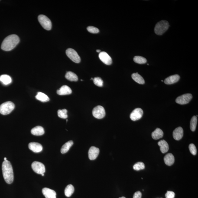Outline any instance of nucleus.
Masks as SVG:
<instances>
[{
  "label": "nucleus",
  "instance_id": "obj_23",
  "mask_svg": "<svg viewBox=\"0 0 198 198\" xmlns=\"http://www.w3.org/2000/svg\"><path fill=\"white\" fill-rule=\"evenodd\" d=\"M65 77L67 80L71 82H76L78 80L77 75L70 71L66 73Z\"/></svg>",
  "mask_w": 198,
  "mask_h": 198
},
{
  "label": "nucleus",
  "instance_id": "obj_40",
  "mask_svg": "<svg viewBox=\"0 0 198 198\" xmlns=\"http://www.w3.org/2000/svg\"><path fill=\"white\" fill-rule=\"evenodd\" d=\"M42 176H44V174H41Z\"/></svg>",
  "mask_w": 198,
  "mask_h": 198
},
{
  "label": "nucleus",
  "instance_id": "obj_15",
  "mask_svg": "<svg viewBox=\"0 0 198 198\" xmlns=\"http://www.w3.org/2000/svg\"><path fill=\"white\" fill-rule=\"evenodd\" d=\"M183 135V130L181 127L176 128L173 132V137L174 139L179 141L181 139Z\"/></svg>",
  "mask_w": 198,
  "mask_h": 198
},
{
  "label": "nucleus",
  "instance_id": "obj_22",
  "mask_svg": "<svg viewBox=\"0 0 198 198\" xmlns=\"http://www.w3.org/2000/svg\"><path fill=\"white\" fill-rule=\"evenodd\" d=\"M73 141H69L66 142L62 147L61 149V152L62 154H65L67 153L69 151L71 147L73 145Z\"/></svg>",
  "mask_w": 198,
  "mask_h": 198
},
{
  "label": "nucleus",
  "instance_id": "obj_39",
  "mask_svg": "<svg viewBox=\"0 0 198 198\" xmlns=\"http://www.w3.org/2000/svg\"><path fill=\"white\" fill-rule=\"evenodd\" d=\"M119 198H126L125 197H120Z\"/></svg>",
  "mask_w": 198,
  "mask_h": 198
},
{
  "label": "nucleus",
  "instance_id": "obj_38",
  "mask_svg": "<svg viewBox=\"0 0 198 198\" xmlns=\"http://www.w3.org/2000/svg\"><path fill=\"white\" fill-rule=\"evenodd\" d=\"M4 160H5H5H7V158H6V157H5V158H4Z\"/></svg>",
  "mask_w": 198,
  "mask_h": 198
},
{
  "label": "nucleus",
  "instance_id": "obj_19",
  "mask_svg": "<svg viewBox=\"0 0 198 198\" xmlns=\"http://www.w3.org/2000/svg\"><path fill=\"white\" fill-rule=\"evenodd\" d=\"M164 161L165 164L167 166H172L174 164L175 161L174 156L171 154H167L164 157Z\"/></svg>",
  "mask_w": 198,
  "mask_h": 198
},
{
  "label": "nucleus",
  "instance_id": "obj_34",
  "mask_svg": "<svg viewBox=\"0 0 198 198\" xmlns=\"http://www.w3.org/2000/svg\"><path fill=\"white\" fill-rule=\"evenodd\" d=\"M87 30L89 32L92 34H97L99 32V30L97 28L93 26L88 27Z\"/></svg>",
  "mask_w": 198,
  "mask_h": 198
},
{
  "label": "nucleus",
  "instance_id": "obj_21",
  "mask_svg": "<svg viewBox=\"0 0 198 198\" xmlns=\"http://www.w3.org/2000/svg\"><path fill=\"white\" fill-rule=\"evenodd\" d=\"M164 135V133L161 129L159 128H157L151 134V136L154 140H157L162 138Z\"/></svg>",
  "mask_w": 198,
  "mask_h": 198
},
{
  "label": "nucleus",
  "instance_id": "obj_7",
  "mask_svg": "<svg viewBox=\"0 0 198 198\" xmlns=\"http://www.w3.org/2000/svg\"><path fill=\"white\" fill-rule=\"evenodd\" d=\"M92 115L97 119H102L105 116V111L104 108L101 106H97L94 108L92 111Z\"/></svg>",
  "mask_w": 198,
  "mask_h": 198
},
{
  "label": "nucleus",
  "instance_id": "obj_17",
  "mask_svg": "<svg viewBox=\"0 0 198 198\" xmlns=\"http://www.w3.org/2000/svg\"><path fill=\"white\" fill-rule=\"evenodd\" d=\"M72 92V89L66 85L62 86L60 89L57 91L58 94L61 95L70 94Z\"/></svg>",
  "mask_w": 198,
  "mask_h": 198
},
{
  "label": "nucleus",
  "instance_id": "obj_18",
  "mask_svg": "<svg viewBox=\"0 0 198 198\" xmlns=\"http://www.w3.org/2000/svg\"><path fill=\"white\" fill-rule=\"evenodd\" d=\"M158 144L160 147V150L163 154L167 152L169 150V145L167 142L164 140L159 141Z\"/></svg>",
  "mask_w": 198,
  "mask_h": 198
},
{
  "label": "nucleus",
  "instance_id": "obj_6",
  "mask_svg": "<svg viewBox=\"0 0 198 198\" xmlns=\"http://www.w3.org/2000/svg\"><path fill=\"white\" fill-rule=\"evenodd\" d=\"M66 55L71 60L76 63H79L81 61L80 56L78 54L77 52L74 49L69 48L66 51Z\"/></svg>",
  "mask_w": 198,
  "mask_h": 198
},
{
  "label": "nucleus",
  "instance_id": "obj_1",
  "mask_svg": "<svg viewBox=\"0 0 198 198\" xmlns=\"http://www.w3.org/2000/svg\"><path fill=\"white\" fill-rule=\"evenodd\" d=\"M20 39L18 36L13 34L8 36L4 39L1 44V49L5 51L13 50L18 44Z\"/></svg>",
  "mask_w": 198,
  "mask_h": 198
},
{
  "label": "nucleus",
  "instance_id": "obj_20",
  "mask_svg": "<svg viewBox=\"0 0 198 198\" xmlns=\"http://www.w3.org/2000/svg\"><path fill=\"white\" fill-rule=\"evenodd\" d=\"M32 134L34 135L40 136L44 133V128L40 126H37L33 128L31 130Z\"/></svg>",
  "mask_w": 198,
  "mask_h": 198
},
{
  "label": "nucleus",
  "instance_id": "obj_24",
  "mask_svg": "<svg viewBox=\"0 0 198 198\" xmlns=\"http://www.w3.org/2000/svg\"><path fill=\"white\" fill-rule=\"evenodd\" d=\"M36 99L42 102L49 101L50 99L43 92H39L35 97Z\"/></svg>",
  "mask_w": 198,
  "mask_h": 198
},
{
  "label": "nucleus",
  "instance_id": "obj_27",
  "mask_svg": "<svg viewBox=\"0 0 198 198\" xmlns=\"http://www.w3.org/2000/svg\"><path fill=\"white\" fill-rule=\"evenodd\" d=\"M75 189L72 185L70 184L66 186L65 190V195L67 197L71 196L74 192Z\"/></svg>",
  "mask_w": 198,
  "mask_h": 198
},
{
  "label": "nucleus",
  "instance_id": "obj_12",
  "mask_svg": "<svg viewBox=\"0 0 198 198\" xmlns=\"http://www.w3.org/2000/svg\"><path fill=\"white\" fill-rule=\"evenodd\" d=\"M99 149L95 147H92L89 148L88 154L89 159L94 160L96 159L99 155Z\"/></svg>",
  "mask_w": 198,
  "mask_h": 198
},
{
  "label": "nucleus",
  "instance_id": "obj_30",
  "mask_svg": "<svg viewBox=\"0 0 198 198\" xmlns=\"http://www.w3.org/2000/svg\"><path fill=\"white\" fill-rule=\"evenodd\" d=\"M58 115L59 118L66 119L68 118L67 110L66 109L58 110Z\"/></svg>",
  "mask_w": 198,
  "mask_h": 198
},
{
  "label": "nucleus",
  "instance_id": "obj_37",
  "mask_svg": "<svg viewBox=\"0 0 198 198\" xmlns=\"http://www.w3.org/2000/svg\"><path fill=\"white\" fill-rule=\"evenodd\" d=\"M96 51H97V52H98V53H100L101 52V50H97Z\"/></svg>",
  "mask_w": 198,
  "mask_h": 198
},
{
  "label": "nucleus",
  "instance_id": "obj_31",
  "mask_svg": "<svg viewBox=\"0 0 198 198\" xmlns=\"http://www.w3.org/2000/svg\"><path fill=\"white\" fill-rule=\"evenodd\" d=\"M144 168H145L144 164L142 162H139L136 163L133 166V169L134 170L136 171L144 170Z\"/></svg>",
  "mask_w": 198,
  "mask_h": 198
},
{
  "label": "nucleus",
  "instance_id": "obj_33",
  "mask_svg": "<svg viewBox=\"0 0 198 198\" xmlns=\"http://www.w3.org/2000/svg\"><path fill=\"white\" fill-rule=\"evenodd\" d=\"M189 148L190 153L193 155H196L197 154V149L194 144H189Z\"/></svg>",
  "mask_w": 198,
  "mask_h": 198
},
{
  "label": "nucleus",
  "instance_id": "obj_16",
  "mask_svg": "<svg viewBox=\"0 0 198 198\" xmlns=\"http://www.w3.org/2000/svg\"><path fill=\"white\" fill-rule=\"evenodd\" d=\"M180 76L178 75H173L169 76L164 80V83L167 85H171L177 83L180 79Z\"/></svg>",
  "mask_w": 198,
  "mask_h": 198
},
{
  "label": "nucleus",
  "instance_id": "obj_29",
  "mask_svg": "<svg viewBox=\"0 0 198 198\" xmlns=\"http://www.w3.org/2000/svg\"><path fill=\"white\" fill-rule=\"evenodd\" d=\"M134 61L135 63H139V64H144L147 62V59L145 58L139 56L134 57Z\"/></svg>",
  "mask_w": 198,
  "mask_h": 198
},
{
  "label": "nucleus",
  "instance_id": "obj_8",
  "mask_svg": "<svg viewBox=\"0 0 198 198\" xmlns=\"http://www.w3.org/2000/svg\"><path fill=\"white\" fill-rule=\"evenodd\" d=\"M32 168L33 171L37 174H42L45 172V168L44 165L38 161H34L32 164Z\"/></svg>",
  "mask_w": 198,
  "mask_h": 198
},
{
  "label": "nucleus",
  "instance_id": "obj_4",
  "mask_svg": "<svg viewBox=\"0 0 198 198\" xmlns=\"http://www.w3.org/2000/svg\"><path fill=\"white\" fill-rule=\"evenodd\" d=\"M14 108L15 105L12 102H4L0 105V113L3 115H8L13 110Z\"/></svg>",
  "mask_w": 198,
  "mask_h": 198
},
{
  "label": "nucleus",
  "instance_id": "obj_25",
  "mask_svg": "<svg viewBox=\"0 0 198 198\" xmlns=\"http://www.w3.org/2000/svg\"><path fill=\"white\" fill-rule=\"evenodd\" d=\"M131 76L132 79L137 83L141 85L144 84V78L138 73H133Z\"/></svg>",
  "mask_w": 198,
  "mask_h": 198
},
{
  "label": "nucleus",
  "instance_id": "obj_10",
  "mask_svg": "<svg viewBox=\"0 0 198 198\" xmlns=\"http://www.w3.org/2000/svg\"><path fill=\"white\" fill-rule=\"evenodd\" d=\"M143 111L141 108H138L134 109L130 115V118L132 121L138 120L142 117Z\"/></svg>",
  "mask_w": 198,
  "mask_h": 198
},
{
  "label": "nucleus",
  "instance_id": "obj_3",
  "mask_svg": "<svg viewBox=\"0 0 198 198\" xmlns=\"http://www.w3.org/2000/svg\"><path fill=\"white\" fill-rule=\"evenodd\" d=\"M168 22L162 20L157 23L154 28V32L157 35H161L164 34L169 28Z\"/></svg>",
  "mask_w": 198,
  "mask_h": 198
},
{
  "label": "nucleus",
  "instance_id": "obj_36",
  "mask_svg": "<svg viewBox=\"0 0 198 198\" xmlns=\"http://www.w3.org/2000/svg\"><path fill=\"white\" fill-rule=\"evenodd\" d=\"M142 193L140 191H137L134 194L133 198H141Z\"/></svg>",
  "mask_w": 198,
  "mask_h": 198
},
{
  "label": "nucleus",
  "instance_id": "obj_13",
  "mask_svg": "<svg viewBox=\"0 0 198 198\" xmlns=\"http://www.w3.org/2000/svg\"><path fill=\"white\" fill-rule=\"evenodd\" d=\"M29 148L35 153L41 152L43 150V147L39 143L32 142L30 143L28 145Z\"/></svg>",
  "mask_w": 198,
  "mask_h": 198
},
{
  "label": "nucleus",
  "instance_id": "obj_5",
  "mask_svg": "<svg viewBox=\"0 0 198 198\" xmlns=\"http://www.w3.org/2000/svg\"><path fill=\"white\" fill-rule=\"evenodd\" d=\"M39 23L45 30L49 31L51 30V22L47 16L44 15H40L38 17Z\"/></svg>",
  "mask_w": 198,
  "mask_h": 198
},
{
  "label": "nucleus",
  "instance_id": "obj_28",
  "mask_svg": "<svg viewBox=\"0 0 198 198\" xmlns=\"http://www.w3.org/2000/svg\"><path fill=\"white\" fill-rule=\"evenodd\" d=\"M197 122V117L194 116L192 117L190 122V128L192 131H194L196 130Z\"/></svg>",
  "mask_w": 198,
  "mask_h": 198
},
{
  "label": "nucleus",
  "instance_id": "obj_11",
  "mask_svg": "<svg viewBox=\"0 0 198 198\" xmlns=\"http://www.w3.org/2000/svg\"><path fill=\"white\" fill-rule=\"evenodd\" d=\"M99 57L100 60L107 65H110L112 64V61L110 56L108 53L104 51L101 52L99 55Z\"/></svg>",
  "mask_w": 198,
  "mask_h": 198
},
{
  "label": "nucleus",
  "instance_id": "obj_14",
  "mask_svg": "<svg viewBox=\"0 0 198 198\" xmlns=\"http://www.w3.org/2000/svg\"><path fill=\"white\" fill-rule=\"evenodd\" d=\"M42 192L46 198H56V193L54 190L45 187Z\"/></svg>",
  "mask_w": 198,
  "mask_h": 198
},
{
  "label": "nucleus",
  "instance_id": "obj_32",
  "mask_svg": "<svg viewBox=\"0 0 198 198\" xmlns=\"http://www.w3.org/2000/svg\"><path fill=\"white\" fill-rule=\"evenodd\" d=\"M94 83L98 87H102L103 86V81L100 77L95 78L93 79Z\"/></svg>",
  "mask_w": 198,
  "mask_h": 198
},
{
  "label": "nucleus",
  "instance_id": "obj_35",
  "mask_svg": "<svg viewBox=\"0 0 198 198\" xmlns=\"http://www.w3.org/2000/svg\"><path fill=\"white\" fill-rule=\"evenodd\" d=\"M175 196V194L172 191H167L165 195L166 198H174Z\"/></svg>",
  "mask_w": 198,
  "mask_h": 198
},
{
  "label": "nucleus",
  "instance_id": "obj_26",
  "mask_svg": "<svg viewBox=\"0 0 198 198\" xmlns=\"http://www.w3.org/2000/svg\"><path fill=\"white\" fill-rule=\"evenodd\" d=\"M0 81L4 85H7L11 83L12 79L8 75H3L0 76Z\"/></svg>",
  "mask_w": 198,
  "mask_h": 198
},
{
  "label": "nucleus",
  "instance_id": "obj_2",
  "mask_svg": "<svg viewBox=\"0 0 198 198\" xmlns=\"http://www.w3.org/2000/svg\"><path fill=\"white\" fill-rule=\"evenodd\" d=\"M2 171L4 180L8 184H11L13 181L14 174L12 165L9 161L4 160L2 164Z\"/></svg>",
  "mask_w": 198,
  "mask_h": 198
},
{
  "label": "nucleus",
  "instance_id": "obj_9",
  "mask_svg": "<svg viewBox=\"0 0 198 198\" xmlns=\"http://www.w3.org/2000/svg\"><path fill=\"white\" fill-rule=\"evenodd\" d=\"M190 94H186L178 97L176 99V102L180 105L186 104L189 103L192 98Z\"/></svg>",
  "mask_w": 198,
  "mask_h": 198
}]
</instances>
